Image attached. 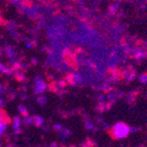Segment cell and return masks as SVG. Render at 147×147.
<instances>
[{
  "instance_id": "6da1fadb",
  "label": "cell",
  "mask_w": 147,
  "mask_h": 147,
  "mask_svg": "<svg viewBox=\"0 0 147 147\" xmlns=\"http://www.w3.org/2000/svg\"><path fill=\"white\" fill-rule=\"evenodd\" d=\"M4 128H5V126H4L1 122H0V134H1V133L3 132Z\"/></svg>"
}]
</instances>
